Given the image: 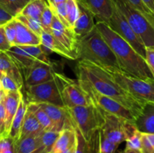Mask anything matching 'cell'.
Returning <instances> with one entry per match:
<instances>
[{"mask_svg":"<svg viewBox=\"0 0 154 153\" xmlns=\"http://www.w3.org/2000/svg\"><path fill=\"white\" fill-rule=\"evenodd\" d=\"M78 72V79L87 81L99 93L120 103L129 110L135 118L146 104L123 89L108 71L89 62L79 60Z\"/></svg>","mask_w":154,"mask_h":153,"instance_id":"cell-1","label":"cell"},{"mask_svg":"<svg viewBox=\"0 0 154 153\" xmlns=\"http://www.w3.org/2000/svg\"><path fill=\"white\" fill-rule=\"evenodd\" d=\"M96 27L114 52L122 72L140 79H154L145 59L126 40L104 22H96Z\"/></svg>","mask_w":154,"mask_h":153,"instance_id":"cell-2","label":"cell"},{"mask_svg":"<svg viewBox=\"0 0 154 153\" xmlns=\"http://www.w3.org/2000/svg\"><path fill=\"white\" fill-rule=\"evenodd\" d=\"M76 54L78 59L89 62L108 72L121 71L114 52L96 27L78 38Z\"/></svg>","mask_w":154,"mask_h":153,"instance_id":"cell-3","label":"cell"},{"mask_svg":"<svg viewBox=\"0 0 154 153\" xmlns=\"http://www.w3.org/2000/svg\"><path fill=\"white\" fill-rule=\"evenodd\" d=\"M134 32L146 46H154V16H147L131 5L126 0H112Z\"/></svg>","mask_w":154,"mask_h":153,"instance_id":"cell-4","label":"cell"},{"mask_svg":"<svg viewBox=\"0 0 154 153\" xmlns=\"http://www.w3.org/2000/svg\"><path fill=\"white\" fill-rule=\"evenodd\" d=\"M66 108L75 128L79 130L86 141L91 140L103 124L102 110L92 103L88 106Z\"/></svg>","mask_w":154,"mask_h":153,"instance_id":"cell-5","label":"cell"},{"mask_svg":"<svg viewBox=\"0 0 154 153\" xmlns=\"http://www.w3.org/2000/svg\"><path fill=\"white\" fill-rule=\"evenodd\" d=\"M123 88L144 103H154V79H140L122 71L108 72Z\"/></svg>","mask_w":154,"mask_h":153,"instance_id":"cell-6","label":"cell"},{"mask_svg":"<svg viewBox=\"0 0 154 153\" xmlns=\"http://www.w3.org/2000/svg\"><path fill=\"white\" fill-rule=\"evenodd\" d=\"M78 80L83 89L87 93L91 103L96 107L103 112L113 114L131 122H135V118L134 115L125 106L111 98L99 93L87 81L80 79Z\"/></svg>","mask_w":154,"mask_h":153,"instance_id":"cell-7","label":"cell"},{"mask_svg":"<svg viewBox=\"0 0 154 153\" xmlns=\"http://www.w3.org/2000/svg\"><path fill=\"white\" fill-rule=\"evenodd\" d=\"M104 122L99 131L111 142L120 145L136 130L134 122L103 112Z\"/></svg>","mask_w":154,"mask_h":153,"instance_id":"cell-8","label":"cell"},{"mask_svg":"<svg viewBox=\"0 0 154 153\" xmlns=\"http://www.w3.org/2000/svg\"><path fill=\"white\" fill-rule=\"evenodd\" d=\"M54 78L60 88L65 106H88L91 104L87 93L81 86L78 80L70 79L57 72H54Z\"/></svg>","mask_w":154,"mask_h":153,"instance_id":"cell-9","label":"cell"},{"mask_svg":"<svg viewBox=\"0 0 154 153\" xmlns=\"http://www.w3.org/2000/svg\"><path fill=\"white\" fill-rule=\"evenodd\" d=\"M107 25L111 28V30L126 40L134 48V50L145 59V46L134 32L126 18L114 5L112 15Z\"/></svg>","mask_w":154,"mask_h":153,"instance_id":"cell-10","label":"cell"},{"mask_svg":"<svg viewBox=\"0 0 154 153\" xmlns=\"http://www.w3.org/2000/svg\"><path fill=\"white\" fill-rule=\"evenodd\" d=\"M26 88L29 102L37 104L46 103L65 106L60 88L55 78L43 83L26 86Z\"/></svg>","mask_w":154,"mask_h":153,"instance_id":"cell-11","label":"cell"},{"mask_svg":"<svg viewBox=\"0 0 154 153\" xmlns=\"http://www.w3.org/2000/svg\"><path fill=\"white\" fill-rule=\"evenodd\" d=\"M51 34L64 47L77 56L76 47L78 38L75 35L72 28H69L62 23L61 21L54 14L51 24Z\"/></svg>","mask_w":154,"mask_h":153,"instance_id":"cell-12","label":"cell"},{"mask_svg":"<svg viewBox=\"0 0 154 153\" xmlns=\"http://www.w3.org/2000/svg\"><path fill=\"white\" fill-rule=\"evenodd\" d=\"M38 105L51 118L57 131H61L66 128H75L66 106H60L46 103H41Z\"/></svg>","mask_w":154,"mask_h":153,"instance_id":"cell-13","label":"cell"},{"mask_svg":"<svg viewBox=\"0 0 154 153\" xmlns=\"http://www.w3.org/2000/svg\"><path fill=\"white\" fill-rule=\"evenodd\" d=\"M54 70L52 64L35 61L24 76L26 86L38 85L54 79Z\"/></svg>","mask_w":154,"mask_h":153,"instance_id":"cell-14","label":"cell"},{"mask_svg":"<svg viewBox=\"0 0 154 153\" xmlns=\"http://www.w3.org/2000/svg\"><path fill=\"white\" fill-rule=\"evenodd\" d=\"M78 3L79 16L72 29L77 38H80L92 31L96 27V22H95V16L93 13L81 1L78 0Z\"/></svg>","mask_w":154,"mask_h":153,"instance_id":"cell-15","label":"cell"},{"mask_svg":"<svg viewBox=\"0 0 154 153\" xmlns=\"http://www.w3.org/2000/svg\"><path fill=\"white\" fill-rule=\"evenodd\" d=\"M94 15L97 22L108 24L114 9L112 0H79Z\"/></svg>","mask_w":154,"mask_h":153,"instance_id":"cell-16","label":"cell"},{"mask_svg":"<svg viewBox=\"0 0 154 153\" xmlns=\"http://www.w3.org/2000/svg\"><path fill=\"white\" fill-rule=\"evenodd\" d=\"M23 96L20 90L15 92H5L4 104L5 109V130L4 136L8 137L9 130H10L11 124L14 116L16 114L19 106L20 100Z\"/></svg>","mask_w":154,"mask_h":153,"instance_id":"cell-17","label":"cell"},{"mask_svg":"<svg viewBox=\"0 0 154 153\" xmlns=\"http://www.w3.org/2000/svg\"><path fill=\"white\" fill-rule=\"evenodd\" d=\"M135 128L143 134H154V103H146L135 120Z\"/></svg>","mask_w":154,"mask_h":153,"instance_id":"cell-18","label":"cell"},{"mask_svg":"<svg viewBox=\"0 0 154 153\" xmlns=\"http://www.w3.org/2000/svg\"><path fill=\"white\" fill-rule=\"evenodd\" d=\"M14 19L17 34L14 46H38L41 44V37L27 28L25 25Z\"/></svg>","mask_w":154,"mask_h":153,"instance_id":"cell-19","label":"cell"},{"mask_svg":"<svg viewBox=\"0 0 154 153\" xmlns=\"http://www.w3.org/2000/svg\"><path fill=\"white\" fill-rule=\"evenodd\" d=\"M5 52L11 57L14 64L20 69L23 79L27 71L33 65L35 62L37 61L19 46H11L10 49Z\"/></svg>","mask_w":154,"mask_h":153,"instance_id":"cell-20","label":"cell"},{"mask_svg":"<svg viewBox=\"0 0 154 153\" xmlns=\"http://www.w3.org/2000/svg\"><path fill=\"white\" fill-rule=\"evenodd\" d=\"M40 37L41 44L44 47L46 48V49L49 50L51 52H54L55 53L59 54L60 56L65 57V58H68V59H78L77 56L75 54L72 53V52H70L69 50L64 47L60 42L57 41L51 33H48L43 31Z\"/></svg>","mask_w":154,"mask_h":153,"instance_id":"cell-21","label":"cell"},{"mask_svg":"<svg viewBox=\"0 0 154 153\" xmlns=\"http://www.w3.org/2000/svg\"><path fill=\"white\" fill-rule=\"evenodd\" d=\"M14 153H42L41 135L27 136L13 142Z\"/></svg>","mask_w":154,"mask_h":153,"instance_id":"cell-22","label":"cell"},{"mask_svg":"<svg viewBox=\"0 0 154 153\" xmlns=\"http://www.w3.org/2000/svg\"><path fill=\"white\" fill-rule=\"evenodd\" d=\"M0 72L8 75L22 88L24 80L22 73L11 57L5 52H0Z\"/></svg>","mask_w":154,"mask_h":153,"instance_id":"cell-23","label":"cell"},{"mask_svg":"<svg viewBox=\"0 0 154 153\" xmlns=\"http://www.w3.org/2000/svg\"><path fill=\"white\" fill-rule=\"evenodd\" d=\"M26 106L27 104H26L23 96H22L20 100L17 110L12 120L10 130H9L8 135V137L10 138L13 141V142H16L20 137L21 128H22L24 116H25L26 112Z\"/></svg>","mask_w":154,"mask_h":153,"instance_id":"cell-24","label":"cell"},{"mask_svg":"<svg viewBox=\"0 0 154 153\" xmlns=\"http://www.w3.org/2000/svg\"><path fill=\"white\" fill-rule=\"evenodd\" d=\"M77 136L75 128H66L60 131V135L54 142L51 149L53 153H62L76 142Z\"/></svg>","mask_w":154,"mask_h":153,"instance_id":"cell-25","label":"cell"},{"mask_svg":"<svg viewBox=\"0 0 154 153\" xmlns=\"http://www.w3.org/2000/svg\"><path fill=\"white\" fill-rule=\"evenodd\" d=\"M45 130H43L35 116L26 109L21 128L20 138L27 136H39Z\"/></svg>","mask_w":154,"mask_h":153,"instance_id":"cell-26","label":"cell"},{"mask_svg":"<svg viewBox=\"0 0 154 153\" xmlns=\"http://www.w3.org/2000/svg\"><path fill=\"white\" fill-rule=\"evenodd\" d=\"M26 109L35 116V118H37L38 122L40 123L41 126H42L45 131H47V130L57 131L54 124L52 122L49 116L47 115L45 110L39 106L38 104L29 102V104H27Z\"/></svg>","mask_w":154,"mask_h":153,"instance_id":"cell-27","label":"cell"},{"mask_svg":"<svg viewBox=\"0 0 154 153\" xmlns=\"http://www.w3.org/2000/svg\"><path fill=\"white\" fill-rule=\"evenodd\" d=\"M48 5L46 0H31L26 3L19 14L39 20L45 8Z\"/></svg>","mask_w":154,"mask_h":153,"instance_id":"cell-28","label":"cell"},{"mask_svg":"<svg viewBox=\"0 0 154 153\" xmlns=\"http://www.w3.org/2000/svg\"><path fill=\"white\" fill-rule=\"evenodd\" d=\"M76 130L77 148L75 153H92L98 148V131L93 139L90 141H86L79 130Z\"/></svg>","mask_w":154,"mask_h":153,"instance_id":"cell-29","label":"cell"},{"mask_svg":"<svg viewBox=\"0 0 154 153\" xmlns=\"http://www.w3.org/2000/svg\"><path fill=\"white\" fill-rule=\"evenodd\" d=\"M22 48L24 51L27 52L29 55L31 56L32 58L37 61L46 63V64H51L49 58L47 56L46 52L44 50V46L42 44L38 46H19Z\"/></svg>","mask_w":154,"mask_h":153,"instance_id":"cell-30","label":"cell"},{"mask_svg":"<svg viewBox=\"0 0 154 153\" xmlns=\"http://www.w3.org/2000/svg\"><path fill=\"white\" fill-rule=\"evenodd\" d=\"M26 5L22 0H0V7L15 17Z\"/></svg>","mask_w":154,"mask_h":153,"instance_id":"cell-31","label":"cell"},{"mask_svg":"<svg viewBox=\"0 0 154 153\" xmlns=\"http://www.w3.org/2000/svg\"><path fill=\"white\" fill-rule=\"evenodd\" d=\"M60 131L47 130L41 134V145H42V153L50 152L52 149L54 142L60 135Z\"/></svg>","mask_w":154,"mask_h":153,"instance_id":"cell-32","label":"cell"},{"mask_svg":"<svg viewBox=\"0 0 154 153\" xmlns=\"http://www.w3.org/2000/svg\"><path fill=\"white\" fill-rule=\"evenodd\" d=\"M66 4L67 20L70 27L72 28L79 16V7H78V0H66Z\"/></svg>","mask_w":154,"mask_h":153,"instance_id":"cell-33","label":"cell"},{"mask_svg":"<svg viewBox=\"0 0 154 153\" xmlns=\"http://www.w3.org/2000/svg\"><path fill=\"white\" fill-rule=\"evenodd\" d=\"M14 18L17 20H19L20 22H22L23 25H25L30 30L34 32L38 35L41 36L42 32H43V28H42L39 20L27 17V16H23L21 14L17 15Z\"/></svg>","mask_w":154,"mask_h":153,"instance_id":"cell-34","label":"cell"},{"mask_svg":"<svg viewBox=\"0 0 154 153\" xmlns=\"http://www.w3.org/2000/svg\"><path fill=\"white\" fill-rule=\"evenodd\" d=\"M118 145L111 142L99 130L98 132V153H115Z\"/></svg>","mask_w":154,"mask_h":153,"instance_id":"cell-35","label":"cell"},{"mask_svg":"<svg viewBox=\"0 0 154 153\" xmlns=\"http://www.w3.org/2000/svg\"><path fill=\"white\" fill-rule=\"evenodd\" d=\"M53 17H54V13L50 6L48 5L42 12L40 19H39L43 31L51 33V24H52Z\"/></svg>","mask_w":154,"mask_h":153,"instance_id":"cell-36","label":"cell"},{"mask_svg":"<svg viewBox=\"0 0 154 153\" xmlns=\"http://www.w3.org/2000/svg\"><path fill=\"white\" fill-rule=\"evenodd\" d=\"M0 81L2 86V90L5 92L21 90V88L17 85V83L6 74L0 72Z\"/></svg>","mask_w":154,"mask_h":153,"instance_id":"cell-37","label":"cell"},{"mask_svg":"<svg viewBox=\"0 0 154 153\" xmlns=\"http://www.w3.org/2000/svg\"><path fill=\"white\" fill-rule=\"evenodd\" d=\"M141 136H142V133H141L139 130L136 129L126 140V149L140 152L141 144Z\"/></svg>","mask_w":154,"mask_h":153,"instance_id":"cell-38","label":"cell"},{"mask_svg":"<svg viewBox=\"0 0 154 153\" xmlns=\"http://www.w3.org/2000/svg\"><path fill=\"white\" fill-rule=\"evenodd\" d=\"M5 34L6 38L8 41L11 44V46H14L15 42V38H16L17 29L16 26H15L14 19H12L11 20L8 22L7 23L4 25Z\"/></svg>","mask_w":154,"mask_h":153,"instance_id":"cell-39","label":"cell"},{"mask_svg":"<svg viewBox=\"0 0 154 153\" xmlns=\"http://www.w3.org/2000/svg\"><path fill=\"white\" fill-rule=\"evenodd\" d=\"M145 61L154 77V46L145 47Z\"/></svg>","mask_w":154,"mask_h":153,"instance_id":"cell-40","label":"cell"},{"mask_svg":"<svg viewBox=\"0 0 154 153\" xmlns=\"http://www.w3.org/2000/svg\"><path fill=\"white\" fill-rule=\"evenodd\" d=\"M131 5L133 6L135 8L141 11V13L147 15V16H154V14L149 10L148 8L143 3L141 0H126Z\"/></svg>","mask_w":154,"mask_h":153,"instance_id":"cell-41","label":"cell"},{"mask_svg":"<svg viewBox=\"0 0 154 153\" xmlns=\"http://www.w3.org/2000/svg\"><path fill=\"white\" fill-rule=\"evenodd\" d=\"M0 153H14L13 141L9 137L0 138Z\"/></svg>","mask_w":154,"mask_h":153,"instance_id":"cell-42","label":"cell"},{"mask_svg":"<svg viewBox=\"0 0 154 153\" xmlns=\"http://www.w3.org/2000/svg\"><path fill=\"white\" fill-rule=\"evenodd\" d=\"M140 153H154V148L150 143L146 134L142 133Z\"/></svg>","mask_w":154,"mask_h":153,"instance_id":"cell-43","label":"cell"},{"mask_svg":"<svg viewBox=\"0 0 154 153\" xmlns=\"http://www.w3.org/2000/svg\"><path fill=\"white\" fill-rule=\"evenodd\" d=\"M11 44L8 41L5 34L4 26H0V51L1 52H7L11 48Z\"/></svg>","mask_w":154,"mask_h":153,"instance_id":"cell-44","label":"cell"},{"mask_svg":"<svg viewBox=\"0 0 154 153\" xmlns=\"http://www.w3.org/2000/svg\"><path fill=\"white\" fill-rule=\"evenodd\" d=\"M13 16L0 7V25L4 26L13 19Z\"/></svg>","mask_w":154,"mask_h":153,"instance_id":"cell-45","label":"cell"},{"mask_svg":"<svg viewBox=\"0 0 154 153\" xmlns=\"http://www.w3.org/2000/svg\"><path fill=\"white\" fill-rule=\"evenodd\" d=\"M5 109L4 98H3V100L0 102V124L3 128L5 127Z\"/></svg>","mask_w":154,"mask_h":153,"instance_id":"cell-46","label":"cell"},{"mask_svg":"<svg viewBox=\"0 0 154 153\" xmlns=\"http://www.w3.org/2000/svg\"><path fill=\"white\" fill-rule=\"evenodd\" d=\"M141 1L154 14V0H141Z\"/></svg>","mask_w":154,"mask_h":153,"instance_id":"cell-47","label":"cell"},{"mask_svg":"<svg viewBox=\"0 0 154 153\" xmlns=\"http://www.w3.org/2000/svg\"><path fill=\"white\" fill-rule=\"evenodd\" d=\"M47 2H48V4L50 6V8H52L58 5V4H61V3L66 2V0H47Z\"/></svg>","mask_w":154,"mask_h":153,"instance_id":"cell-48","label":"cell"},{"mask_svg":"<svg viewBox=\"0 0 154 153\" xmlns=\"http://www.w3.org/2000/svg\"><path fill=\"white\" fill-rule=\"evenodd\" d=\"M76 148H77V140H76V142H75L74 145H72V146L69 147V148H67V149H66L65 151H63L62 153H75Z\"/></svg>","mask_w":154,"mask_h":153,"instance_id":"cell-49","label":"cell"},{"mask_svg":"<svg viewBox=\"0 0 154 153\" xmlns=\"http://www.w3.org/2000/svg\"><path fill=\"white\" fill-rule=\"evenodd\" d=\"M147 134V138L154 148V134Z\"/></svg>","mask_w":154,"mask_h":153,"instance_id":"cell-50","label":"cell"},{"mask_svg":"<svg viewBox=\"0 0 154 153\" xmlns=\"http://www.w3.org/2000/svg\"><path fill=\"white\" fill-rule=\"evenodd\" d=\"M120 153H140V152L135 151V150H131V149H126L125 148L123 152H120Z\"/></svg>","mask_w":154,"mask_h":153,"instance_id":"cell-51","label":"cell"},{"mask_svg":"<svg viewBox=\"0 0 154 153\" xmlns=\"http://www.w3.org/2000/svg\"><path fill=\"white\" fill-rule=\"evenodd\" d=\"M0 137H4V128L0 124Z\"/></svg>","mask_w":154,"mask_h":153,"instance_id":"cell-52","label":"cell"},{"mask_svg":"<svg viewBox=\"0 0 154 153\" xmlns=\"http://www.w3.org/2000/svg\"><path fill=\"white\" fill-rule=\"evenodd\" d=\"M5 97V92L2 89L0 90V102L3 100Z\"/></svg>","mask_w":154,"mask_h":153,"instance_id":"cell-53","label":"cell"},{"mask_svg":"<svg viewBox=\"0 0 154 153\" xmlns=\"http://www.w3.org/2000/svg\"><path fill=\"white\" fill-rule=\"evenodd\" d=\"M22 1L23 2L25 3L26 4V3H28L29 2V1H31V0H22ZM46 1H47V0H46Z\"/></svg>","mask_w":154,"mask_h":153,"instance_id":"cell-54","label":"cell"},{"mask_svg":"<svg viewBox=\"0 0 154 153\" xmlns=\"http://www.w3.org/2000/svg\"><path fill=\"white\" fill-rule=\"evenodd\" d=\"M2 89V83H1V81H0V90Z\"/></svg>","mask_w":154,"mask_h":153,"instance_id":"cell-55","label":"cell"},{"mask_svg":"<svg viewBox=\"0 0 154 153\" xmlns=\"http://www.w3.org/2000/svg\"><path fill=\"white\" fill-rule=\"evenodd\" d=\"M92 153H98V148H97V149L95 150V151L93 152H92Z\"/></svg>","mask_w":154,"mask_h":153,"instance_id":"cell-56","label":"cell"},{"mask_svg":"<svg viewBox=\"0 0 154 153\" xmlns=\"http://www.w3.org/2000/svg\"><path fill=\"white\" fill-rule=\"evenodd\" d=\"M48 153H53V152H48Z\"/></svg>","mask_w":154,"mask_h":153,"instance_id":"cell-57","label":"cell"},{"mask_svg":"<svg viewBox=\"0 0 154 153\" xmlns=\"http://www.w3.org/2000/svg\"><path fill=\"white\" fill-rule=\"evenodd\" d=\"M2 26V25H0V26Z\"/></svg>","mask_w":154,"mask_h":153,"instance_id":"cell-58","label":"cell"},{"mask_svg":"<svg viewBox=\"0 0 154 153\" xmlns=\"http://www.w3.org/2000/svg\"><path fill=\"white\" fill-rule=\"evenodd\" d=\"M0 138H2V137H0Z\"/></svg>","mask_w":154,"mask_h":153,"instance_id":"cell-59","label":"cell"},{"mask_svg":"<svg viewBox=\"0 0 154 153\" xmlns=\"http://www.w3.org/2000/svg\"><path fill=\"white\" fill-rule=\"evenodd\" d=\"M0 52H1V51H0Z\"/></svg>","mask_w":154,"mask_h":153,"instance_id":"cell-60","label":"cell"}]
</instances>
